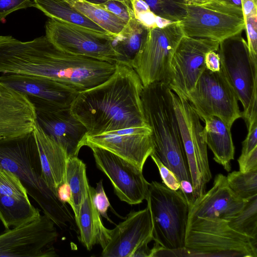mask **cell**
Wrapping results in <instances>:
<instances>
[{"instance_id":"6da1fadb","label":"cell","mask_w":257,"mask_h":257,"mask_svg":"<svg viewBox=\"0 0 257 257\" xmlns=\"http://www.w3.org/2000/svg\"><path fill=\"white\" fill-rule=\"evenodd\" d=\"M144 86L133 67L116 63L106 81L79 91L70 106L87 136L148 125L142 101Z\"/></svg>"},{"instance_id":"7a4b0ae2","label":"cell","mask_w":257,"mask_h":257,"mask_svg":"<svg viewBox=\"0 0 257 257\" xmlns=\"http://www.w3.org/2000/svg\"><path fill=\"white\" fill-rule=\"evenodd\" d=\"M0 168L15 174L44 213L59 227L66 228L74 217L66 204L60 202L46 185L33 132L0 139Z\"/></svg>"},{"instance_id":"3957f363","label":"cell","mask_w":257,"mask_h":257,"mask_svg":"<svg viewBox=\"0 0 257 257\" xmlns=\"http://www.w3.org/2000/svg\"><path fill=\"white\" fill-rule=\"evenodd\" d=\"M172 93L169 85L162 82L153 83L143 89L144 112L154 145L152 153L176 175L179 182L191 181Z\"/></svg>"},{"instance_id":"277c9868","label":"cell","mask_w":257,"mask_h":257,"mask_svg":"<svg viewBox=\"0 0 257 257\" xmlns=\"http://www.w3.org/2000/svg\"><path fill=\"white\" fill-rule=\"evenodd\" d=\"M183 256L257 257V239L218 217L188 218Z\"/></svg>"},{"instance_id":"5b68a950","label":"cell","mask_w":257,"mask_h":257,"mask_svg":"<svg viewBox=\"0 0 257 257\" xmlns=\"http://www.w3.org/2000/svg\"><path fill=\"white\" fill-rule=\"evenodd\" d=\"M146 200L153 224V240L172 255L182 256L189 204L181 190H171L157 181L149 185Z\"/></svg>"},{"instance_id":"8992f818","label":"cell","mask_w":257,"mask_h":257,"mask_svg":"<svg viewBox=\"0 0 257 257\" xmlns=\"http://www.w3.org/2000/svg\"><path fill=\"white\" fill-rule=\"evenodd\" d=\"M241 33L219 43L221 69L242 105L247 128L257 120V61L251 57Z\"/></svg>"},{"instance_id":"52a82bcc","label":"cell","mask_w":257,"mask_h":257,"mask_svg":"<svg viewBox=\"0 0 257 257\" xmlns=\"http://www.w3.org/2000/svg\"><path fill=\"white\" fill-rule=\"evenodd\" d=\"M184 36L180 22L147 29L132 65L144 87L158 82L168 85L172 58Z\"/></svg>"},{"instance_id":"ba28073f","label":"cell","mask_w":257,"mask_h":257,"mask_svg":"<svg viewBox=\"0 0 257 257\" xmlns=\"http://www.w3.org/2000/svg\"><path fill=\"white\" fill-rule=\"evenodd\" d=\"M172 95L196 199L206 192V184L212 178L206 133L187 99L173 91Z\"/></svg>"},{"instance_id":"9c48e42d","label":"cell","mask_w":257,"mask_h":257,"mask_svg":"<svg viewBox=\"0 0 257 257\" xmlns=\"http://www.w3.org/2000/svg\"><path fill=\"white\" fill-rule=\"evenodd\" d=\"M187 14L180 21L185 36L222 41L244 30L242 9L212 0L200 5H186Z\"/></svg>"},{"instance_id":"30bf717a","label":"cell","mask_w":257,"mask_h":257,"mask_svg":"<svg viewBox=\"0 0 257 257\" xmlns=\"http://www.w3.org/2000/svg\"><path fill=\"white\" fill-rule=\"evenodd\" d=\"M186 98L200 119L215 116L231 128L242 117L236 95L221 69L212 72L205 68Z\"/></svg>"},{"instance_id":"8fae6325","label":"cell","mask_w":257,"mask_h":257,"mask_svg":"<svg viewBox=\"0 0 257 257\" xmlns=\"http://www.w3.org/2000/svg\"><path fill=\"white\" fill-rule=\"evenodd\" d=\"M45 31L48 39L64 52L114 64L118 61L113 36L51 19L46 22Z\"/></svg>"},{"instance_id":"7c38bea8","label":"cell","mask_w":257,"mask_h":257,"mask_svg":"<svg viewBox=\"0 0 257 257\" xmlns=\"http://www.w3.org/2000/svg\"><path fill=\"white\" fill-rule=\"evenodd\" d=\"M58 233L46 215L0 233V257H54Z\"/></svg>"},{"instance_id":"4fadbf2b","label":"cell","mask_w":257,"mask_h":257,"mask_svg":"<svg viewBox=\"0 0 257 257\" xmlns=\"http://www.w3.org/2000/svg\"><path fill=\"white\" fill-rule=\"evenodd\" d=\"M219 45L217 41L184 35L171 61L172 75L168 85L171 90L186 98L205 68L206 54L217 52Z\"/></svg>"},{"instance_id":"5bb4252c","label":"cell","mask_w":257,"mask_h":257,"mask_svg":"<svg viewBox=\"0 0 257 257\" xmlns=\"http://www.w3.org/2000/svg\"><path fill=\"white\" fill-rule=\"evenodd\" d=\"M87 147L92 151L96 167L109 179L121 201L137 205L146 199L150 183L143 170L106 150L91 145Z\"/></svg>"},{"instance_id":"9a60e30c","label":"cell","mask_w":257,"mask_h":257,"mask_svg":"<svg viewBox=\"0 0 257 257\" xmlns=\"http://www.w3.org/2000/svg\"><path fill=\"white\" fill-rule=\"evenodd\" d=\"M0 81L26 95L35 108H70L79 92L66 84L41 76L9 74L1 76Z\"/></svg>"},{"instance_id":"2e32d148","label":"cell","mask_w":257,"mask_h":257,"mask_svg":"<svg viewBox=\"0 0 257 257\" xmlns=\"http://www.w3.org/2000/svg\"><path fill=\"white\" fill-rule=\"evenodd\" d=\"M89 145L106 150L141 170L154 151L151 130L148 125L87 136L84 146Z\"/></svg>"},{"instance_id":"e0dca14e","label":"cell","mask_w":257,"mask_h":257,"mask_svg":"<svg viewBox=\"0 0 257 257\" xmlns=\"http://www.w3.org/2000/svg\"><path fill=\"white\" fill-rule=\"evenodd\" d=\"M153 240L149 208L131 212L125 219L109 230L108 243L102 249L103 257H133L141 246Z\"/></svg>"},{"instance_id":"ac0fdd59","label":"cell","mask_w":257,"mask_h":257,"mask_svg":"<svg viewBox=\"0 0 257 257\" xmlns=\"http://www.w3.org/2000/svg\"><path fill=\"white\" fill-rule=\"evenodd\" d=\"M36 122L35 107L28 97L0 81V139L32 133Z\"/></svg>"},{"instance_id":"d6986e66","label":"cell","mask_w":257,"mask_h":257,"mask_svg":"<svg viewBox=\"0 0 257 257\" xmlns=\"http://www.w3.org/2000/svg\"><path fill=\"white\" fill-rule=\"evenodd\" d=\"M42 129L66 150L68 157L78 156L87 135L86 127L71 112L70 108H35Z\"/></svg>"},{"instance_id":"ffe728a7","label":"cell","mask_w":257,"mask_h":257,"mask_svg":"<svg viewBox=\"0 0 257 257\" xmlns=\"http://www.w3.org/2000/svg\"><path fill=\"white\" fill-rule=\"evenodd\" d=\"M246 201L231 190L226 176L218 174L210 189L189 206L188 218L216 217L228 220L242 209Z\"/></svg>"},{"instance_id":"44dd1931","label":"cell","mask_w":257,"mask_h":257,"mask_svg":"<svg viewBox=\"0 0 257 257\" xmlns=\"http://www.w3.org/2000/svg\"><path fill=\"white\" fill-rule=\"evenodd\" d=\"M33 132L39 152L42 178L56 196L58 187L66 181L68 154L63 146L42 129L37 121Z\"/></svg>"},{"instance_id":"7402d4cb","label":"cell","mask_w":257,"mask_h":257,"mask_svg":"<svg viewBox=\"0 0 257 257\" xmlns=\"http://www.w3.org/2000/svg\"><path fill=\"white\" fill-rule=\"evenodd\" d=\"M95 189L89 186L87 196L82 203L75 221L80 233V240L88 250L99 244L103 249L109 239V229L106 228L94 201Z\"/></svg>"},{"instance_id":"603a6c76","label":"cell","mask_w":257,"mask_h":257,"mask_svg":"<svg viewBox=\"0 0 257 257\" xmlns=\"http://www.w3.org/2000/svg\"><path fill=\"white\" fill-rule=\"evenodd\" d=\"M40 215L26 190L12 189L0 192V220L6 229L25 224Z\"/></svg>"},{"instance_id":"cb8c5ba5","label":"cell","mask_w":257,"mask_h":257,"mask_svg":"<svg viewBox=\"0 0 257 257\" xmlns=\"http://www.w3.org/2000/svg\"><path fill=\"white\" fill-rule=\"evenodd\" d=\"M206 133V142L214 155L213 159L227 172L231 170L235 148L230 128L219 117L209 116L202 118Z\"/></svg>"},{"instance_id":"d4e9b609","label":"cell","mask_w":257,"mask_h":257,"mask_svg":"<svg viewBox=\"0 0 257 257\" xmlns=\"http://www.w3.org/2000/svg\"><path fill=\"white\" fill-rule=\"evenodd\" d=\"M34 7L50 19L75 25L103 35L111 36L65 0H34Z\"/></svg>"},{"instance_id":"484cf974","label":"cell","mask_w":257,"mask_h":257,"mask_svg":"<svg viewBox=\"0 0 257 257\" xmlns=\"http://www.w3.org/2000/svg\"><path fill=\"white\" fill-rule=\"evenodd\" d=\"M147 31V29L135 19L131 8L129 20L113 40V45L119 54L117 63L132 67L133 61L140 48Z\"/></svg>"},{"instance_id":"4316f807","label":"cell","mask_w":257,"mask_h":257,"mask_svg":"<svg viewBox=\"0 0 257 257\" xmlns=\"http://www.w3.org/2000/svg\"><path fill=\"white\" fill-rule=\"evenodd\" d=\"M66 182L71 189V207L76 221L80 206L87 196L90 186L86 176V165L77 156L68 158L66 167Z\"/></svg>"},{"instance_id":"83f0119b","label":"cell","mask_w":257,"mask_h":257,"mask_svg":"<svg viewBox=\"0 0 257 257\" xmlns=\"http://www.w3.org/2000/svg\"><path fill=\"white\" fill-rule=\"evenodd\" d=\"M109 35L115 37L122 30L126 23L98 4L87 0H65Z\"/></svg>"},{"instance_id":"f1b7e54d","label":"cell","mask_w":257,"mask_h":257,"mask_svg":"<svg viewBox=\"0 0 257 257\" xmlns=\"http://www.w3.org/2000/svg\"><path fill=\"white\" fill-rule=\"evenodd\" d=\"M227 221L233 230L257 239V195L247 199L242 209Z\"/></svg>"},{"instance_id":"f546056e","label":"cell","mask_w":257,"mask_h":257,"mask_svg":"<svg viewBox=\"0 0 257 257\" xmlns=\"http://www.w3.org/2000/svg\"><path fill=\"white\" fill-rule=\"evenodd\" d=\"M226 178L230 188L239 198L247 200L257 195V169L247 172L234 171Z\"/></svg>"},{"instance_id":"4dcf8cb0","label":"cell","mask_w":257,"mask_h":257,"mask_svg":"<svg viewBox=\"0 0 257 257\" xmlns=\"http://www.w3.org/2000/svg\"><path fill=\"white\" fill-rule=\"evenodd\" d=\"M157 16L172 22H180L187 14L183 0H144Z\"/></svg>"},{"instance_id":"1f68e13d","label":"cell","mask_w":257,"mask_h":257,"mask_svg":"<svg viewBox=\"0 0 257 257\" xmlns=\"http://www.w3.org/2000/svg\"><path fill=\"white\" fill-rule=\"evenodd\" d=\"M130 3L135 19L147 29L172 23L156 15L144 0H130Z\"/></svg>"},{"instance_id":"d6a6232c","label":"cell","mask_w":257,"mask_h":257,"mask_svg":"<svg viewBox=\"0 0 257 257\" xmlns=\"http://www.w3.org/2000/svg\"><path fill=\"white\" fill-rule=\"evenodd\" d=\"M247 46L250 54L257 61V15L244 18Z\"/></svg>"},{"instance_id":"836d02e7","label":"cell","mask_w":257,"mask_h":257,"mask_svg":"<svg viewBox=\"0 0 257 257\" xmlns=\"http://www.w3.org/2000/svg\"><path fill=\"white\" fill-rule=\"evenodd\" d=\"M99 5L126 23L130 19L131 9L130 2L108 0Z\"/></svg>"},{"instance_id":"e575fe53","label":"cell","mask_w":257,"mask_h":257,"mask_svg":"<svg viewBox=\"0 0 257 257\" xmlns=\"http://www.w3.org/2000/svg\"><path fill=\"white\" fill-rule=\"evenodd\" d=\"M150 156L158 167L164 185L173 190L180 189V182L176 175L165 166L154 154L152 153Z\"/></svg>"},{"instance_id":"d590c367","label":"cell","mask_w":257,"mask_h":257,"mask_svg":"<svg viewBox=\"0 0 257 257\" xmlns=\"http://www.w3.org/2000/svg\"><path fill=\"white\" fill-rule=\"evenodd\" d=\"M93 198L100 215L108 221L113 223L107 215V210L108 207L110 206V204L104 191L102 180L96 184Z\"/></svg>"},{"instance_id":"8d00e7d4","label":"cell","mask_w":257,"mask_h":257,"mask_svg":"<svg viewBox=\"0 0 257 257\" xmlns=\"http://www.w3.org/2000/svg\"><path fill=\"white\" fill-rule=\"evenodd\" d=\"M34 7L31 0H0V21L16 10Z\"/></svg>"},{"instance_id":"74e56055","label":"cell","mask_w":257,"mask_h":257,"mask_svg":"<svg viewBox=\"0 0 257 257\" xmlns=\"http://www.w3.org/2000/svg\"><path fill=\"white\" fill-rule=\"evenodd\" d=\"M248 133L242 142L241 154L239 157H243L257 148V120L252 122L247 127Z\"/></svg>"},{"instance_id":"f35d334b","label":"cell","mask_w":257,"mask_h":257,"mask_svg":"<svg viewBox=\"0 0 257 257\" xmlns=\"http://www.w3.org/2000/svg\"><path fill=\"white\" fill-rule=\"evenodd\" d=\"M239 171L247 172L257 169V148L238 160Z\"/></svg>"},{"instance_id":"ab89813d","label":"cell","mask_w":257,"mask_h":257,"mask_svg":"<svg viewBox=\"0 0 257 257\" xmlns=\"http://www.w3.org/2000/svg\"><path fill=\"white\" fill-rule=\"evenodd\" d=\"M205 68L212 72L220 71V61L218 54L216 51L208 52L205 57Z\"/></svg>"},{"instance_id":"60d3db41","label":"cell","mask_w":257,"mask_h":257,"mask_svg":"<svg viewBox=\"0 0 257 257\" xmlns=\"http://www.w3.org/2000/svg\"><path fill=\"white\" fill-rule=\"evenodd\" d=\"M56 196L63 203H68L72 205V193L69 185L65 181L60 184L56 191Z\"/></svg>"},{"instance_id":"b9f144b4","label":"cell","mask_w":257,"mask_h":257,"mask_svg":"<svg viewBox=\"0 0 257 257\" xmlns=\"http://www.w3.org/2000/svg\"><path fill=\"white\" fill-rule=\"evenodd\" d=\"M180 189L183 193L189 206L195 200L192 182L188 180H182L180 182Z\"/></svg>"},{"instance_id":"7bdbcfd3","label":"cell","mask_w":257,"mask_h":257,"mask_svg":"<svg viewBox=\"0 0 257 257\" xmlns=\"http://www.w3.org/2000/svg\"><path fill=\"white\" fill-rule=\"evenodd\" d=\"M243 18L257 15V0H241Z\"/></svg>"},{"instance_id":"ee69618b","label":"cell","mask_w":257,"mask_h":257,"mask_svg":"<svg viewBox=\"0 0 257 257\" xmlns=\"http://www.w3.org/2000/svg\"><path fill=\"white\" fill-rule=\"evenodd\" d=\"M187 5H200L205 4L212 0H183Z\"/></svg>"},{"instance_id":"f6af8a7d","label":"cell","mask_w":257,"mask_h":257,"mask_svg":"<svg viewBox=\"0 0 257 257\" xmlns=\"http://www.w3.org/2000/svg\"><path fill=\"white\" fill-rule=\"evenodd\" d=\"M236 6L242 9L241 0H218Z\"/></svg>"},{"instance_id":"bcb514c9","label":"cell","mask_w":257,"mask_h":257,"mask_svg":"<svg viewBox=\"0 0 257 257\" xmlns=\"http://www.w3.org/2000/svg\"><path fill=\"white\" fill-rule=\"evenodd\" d=\"M88 1H90L92 3H95V4H102L108 0H87ZM116 1H120V2H130V0H116Z\"/></svg>"}]
</instances>
